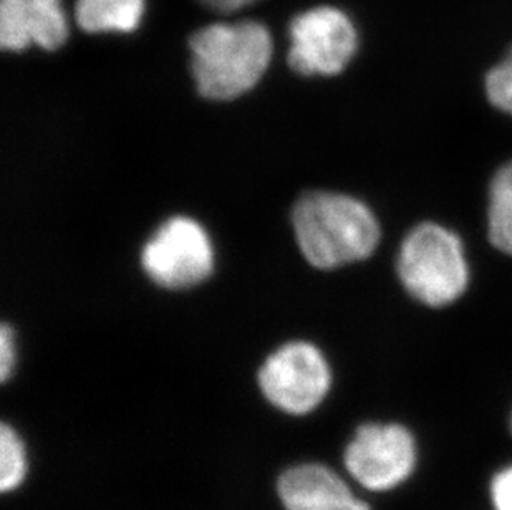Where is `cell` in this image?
Here are the masks:
<instances>
[{
	"mask_svg": "<svg viewBox=\"0 0 512 510\" xmlns=\"http://www.w3.org/2000/svg\"><path fill=\"white\" fill-rule=\"evenodd\" d=\"M285 510H370L353 496L337 472L322 464H302L279 479Z\"/></svg>",
	"mask_w": 512,
	"mask_h": 510,
	"instance_id": "obj_9",
	"label": "cell"
},
{
	"mask_svg": "<svg viewBox=\"0 0 512 510\" xmlns=\"http://www.w3.org/2000/svg\"><path fill=\"white\" fill-rule=\"evenodd\" d=\"M15 366V332L9 323L0 328V380L7 381Z\"/></svg>",
	"mask_w": 512,
	"mask_h": 510,
	"instance_id": "obj_15",
	"label": "cell"
},
{
	"mask_svg": "<svg viewBox=\"0 0 512 510\" xmlns=\"http://www.w3.org/2000/svg\"><path fill=\"white\" fill-rule=\"evenodd\" d=\"M68 34L62 0H0V47L5 52L30 47L55 52L67 44Z\"/></svg>",
	"mask_w": 512,
	"mask_h": 510,
	"instance_id": "obj_8",
	"label": "cell"
},
{
	"mask_svg": "<svg viewBox=\"0 0 512 510\" xmlns=\"http://www.w3.org/2000/svg\"><path fill=\"white\" fill-rule=\"evenodd\" d=\"M489 239L512 255V163L499 169L489 189Z\"/></svg>",
	"mask_w": 512,
	"mask_h": 510,
	"instance_id": "obj_11",
	"label": "cell"
},
{
	"mask_svg": "<svg viewBox=\"0 0 512 510\" xmlns=\"http://www.w3.org/2000/svg\"><path fill=\"white\" fill-rule=\"evenodd\" d=\"M198 2L204 7H208L209 10L219 12V14H232V12L256 4L257 0H198Z\"/></svg>",
	"mask_w": 512,
	"mask_h": 510,
	"instance_id": "obj_16",
	"label": "cell"
},
{
	"mask_svg": "<svg viewBox=\"0 0 512 510\" xmlns=\"http://www.w3.org/2000/svg\"><path fill=\"white\" fill-rule=\"evenodd\" d=\"M398 275L421 304L445 307L466 290L469 272L463 246L438 224H421L406 236L398 255Z\"/></svg>",
	"mask_w": 512,
	"mask_h": 510,
	"instance_id": "obj_3",
	"label": "cell"
},
{
	"mask_svg": "<svg viewBox=\"0 0 512 510\" xmlns=\"http://www.w3.org/2000/svg\"><path fill=\"white\" fill-rule=\"evenodd\" d=\"M511 428H512V421H511Z\"/></svg>",
	"mask_w": 512,
	"mask_h": 510,
	"instance_id": "obj_17",
	"label": "cell"
},
{
	"mask_svg": "<svg viewBox=\"0 0 512 510\" xmlns=\"http://www.w3.org/2000/svg\"><path fill=\"white\" fill-rule=\"evenodd\" d=\"M292 229L312 267L334 270L370 257L380 242L372 209L347 194L309 191L295 201Z\"/></svg>",
	"mask_w": 512,
	"mask_h": 510,
	"instance_id": "obj_2",
	"label": "cell"
},
{
	"mask_svg": "<svg viewBox=\"0 0 512 510\" xmlns=\"http://www.w3.org/2000/svg\"><path fill=\"white\" fill-rule=\"evenodd\" d=\"M191 77L209 102H232L256 88L274 55V39L257 20L204 25L189 37Z\"/></svg>",
	"mask_w": 512,
	"mask_h": 510,
	"instance_id": "obj_1",
	"label": "cell"
},
{
	"mask_svg": "<svg viewBox=\"0 0 512 510\" xmlns=\"http://www.w3.org/2000/svg\"><path fill=\"white\" fill-rule=\"evenodd\" d=\"M345 466L368 491H392L415 471V438L401 424H363L345 449Z\"/></svg>",
	"mask_w": 512,
	"mask_h": 510,
	"instance_id": "obj_7",
	"label": "cell"
},
{
	"mask_svg": "<svg viewBox=\"0 0 512 510\" xmlns=\"http://www.w3.org/2000/svg\"><path fill=\"white\" fill-rule=\"evenodd\" d=\"M332 385V371L319 348L290 342L267 357L259 386L267 400L289 414H307L322 403Z\"/></svg>",
	"mask_w": 512,
	"mask_h": 510,
	"instance_id": "obj_6",
	"label": "cell"
},
{
	"mask_svg": "<svg viewBox=\"0 0 512 510\" xmlns=\"http://www.w3.org/2000/svg\"><path fill=\"white\" fill-rule=\"evenodd\" d=\"M216 252L203 224L173 216L158 226L140 252L141 270L160 289L198 287L213 275Z\"/></svg>",
	"mask_w": 512,
	"mask_h": 510,
	"instance_id": "obj_4",
	"label": "cell"
},
{
	"mask_svg": "<svg viewBox=\"0 0 512 510\" xmlns=\"http://www.w3.org/2000/svg\"><path fill=\"white\" fill-rule=\"evenodd\" d=\"M486 93L496 108L512 115V50L488 73Z\"/></svg>",
	"mask_w": 512,
	"mask_h": 510,
	"instance_id": "obj_13",
	"label": "cell"
},
{
	"mask_svg": "<svg viewBox=\"0 0 512 510\" xmlns=\"http://www.w3.org/2000/svg\"><path fill=\"white\" fill-rule=\"evenodd\" d=\"M27 474V458L19 434L9 424L0 428V491H14Z\"/></svg>",
	"mask_w": 512,
	"mask_h": 510,
	"instance_id": "obj_12",
	"label": "cell"
},
{
	"mask_svg": "<svg viewBox=\"0 0 512 510\" xmlns=\"http://www.w3.org/2000/svg\"><path fill=\"white\" fill-rule=\"evenodd\" d=\"M494 510H512V466L496 474L491 484Z\"/></svg>",
	"mask_w": 512,
	"mask_h": 510,
	"instance_id": "obj_14",
	"label": "cell"
},
{
	"mask_svg": "<svg viewBox=\"0 0 512 510\" xmlns=\"http://www.w3.org/2000/svg\"><path fill=\"white\" fill-rule=\"evenodd\" d=\"M358 35L352 19L332 5H317L289 24L290 70L300 77H335L352 62Z\"/></svg>",
	"mask_w": 512,
	"mask_h": 510,
	"instance_id": "obj_5",
	"label": "cell"
},
{
	"mask_svg": "<svg viewBox=\"0 0 512 510\" xmlns=\"http://www.w3.org/2000/svg\"><path fill=\"white\" fill-rule=\"evenodd\" d=\"M146 0H75L73 19L85 34H133L145 17Z\"/></svg>",
	"mask_w": 512,
	"mask_h": 510,
	"instance_id": "obj_10",
	"label": "cell"
}]
</instances>
